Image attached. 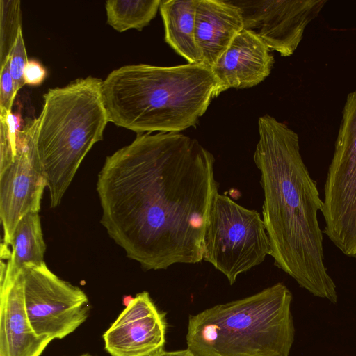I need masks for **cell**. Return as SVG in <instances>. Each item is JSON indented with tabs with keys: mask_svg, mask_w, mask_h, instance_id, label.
I'll return each mask as SVG.
<instances>
[{
	"mask_svg": "<svg viewBox=\"0 0 356 356\" xmlns=\"http://www.w3.org/2000/svg\"><path fill=\"white\" fill-rule=\"evenodd\" d=\"M47 72L44 66L35 60H28L23 72L24 84L39 86L45 79Z\"/></svg>",
	"mask_w": 356,
	"mask_h": 356,
	"instance_id": "44dd1931",
	"label": "cell"
},
{
	"mask_svg": "<svg viewBox=\"0 0 356 356\" xmlns=\"http://www.w3.org/2000/svg\"><path fill=\"white\" fill-rule=\"evenodd\" d=\"M241 12L243 29L259 36L270 50L291 56L307 26L327 0H229Z\"/></svg>",
	"mask_w": 356,
	"mask_h": 356,
	"instance_id": "30bf717a",
	"label": "cell"
},
{
	"mask_svg": "<svg viewBox=\"0 0 356 356\" xmlns=\"http://www.w3.org/2000/svg\"><path fill=\"white\" fill-rule=\"evenodd\" d=\"M222 92L211 68L202 64L124 65L102 83L108 121L138 134L195 126Z\"/></svg>",
	"mask_w": 356,
	"mask_h": 356,
	"instance_id": "3957f363",
	"label": "cell"
},
{
	"mask_svg": "<svg viewBox=\"0 0 356 356\" xmlns=\"http://www.w3.org/2000/svg\"><path fill=\"white\" fill-rule=\"evenodd\" d=\"M213 155L179 133L138 134L106 158L97 181L101 224L145 270L203 260L218 193Z\"/></svg>",
	"mask_w": 356,
	"mask_h": 356,
	"instance_id": "6da1fadb",
	"label": "cell"
},
{
	"mask_svg": "<svg viewBox=\"0 0 356 356\" xmlns=\"http://www.w3.org/2000/svg\"><path fill=\"white\" fill-rule=\"evenodd\" d=\"M243 29L241 10L229 0H197L195 38L204 65L211 68Z\"/></svg>",
	"mask_w": 356,
	"mask_h": 356,
	"instance_id": "5bb4252c",
	"label": "cell"
},
{
	"mask_svg": "<svg viewBox=\"0 0 356 356\" xmlns=\"http://www.w3.org/2000/svg\"><path fill=\"white\" fill-rule=\"evenodd\" d=\"M24 302L37 334L51 341L74 332L88 318L86 293L52 273L43 264L22 268Z\"/></svg>",
	"mask_w": 356,
	"mask_h": 356,
	"instance_id": "ba28073f",
	"label": "cell"
},
{
	"mask_svg": "<svg viewBox=\"0 0 356 356\" xmlns=\"http://www.w3.org/2000/svg\"><path fill=\"white\" fill-rule=\"evenodd\" d=\"M16 95L14 83L10 72L9 58L1 67L0 77V117H6L11 113Z\"/></svg>",
	"mask_w": 356,
	"mask_h": 356,
	"instance_id": "ffe728a7",
	"label": "cell"
},
{
	"mask_svg": "<svg viewBox=\"0 0 356 356\" xmlns=\"http://www.w3.org/2000/svg\"><path fill=\"white\" fill-rule=\"evenodd\" d=\"M77 356H96V355H93L90 353H83V354L77 355Z\"/></svg>",
	"mask_w": 356,
	"mask_h": 356,
	"instance_id": "603a6c76",
	"label": "cell"
},
{
	"mask_svg": "<svg viewBox=\"0 0 356 356\" xmlns=\"http://www.w3.org/2000/svg\"><path fill=\"white\" fill-rule=\"evenodd\" d=\"M36 118L27 122L17 134L13 161L0 171V217L2 244L10 246L20 220L29 213H39L47 181L35 146Z\"/></svg>",
	"mask_w": 356,
	"mask_h": 356,
	"instance_id": "9c48e42d",
	"label": "cell"
},
{
	"mask_svg": "<svg viewBox=\"0 0 356 356\" xmlns=\"http://www.w3.org/2000/svg\"><path fill=\"white\" fill-rule=\"evenodd\" d=\"M323 232L356 259V90L347 95L324 184Z\"/></svg>",
	"mask_w": 356,
	"mask_h": 356,
	"instance_id": "52a82bcc",
	"label": "cell"
},
{
	"mask_svg": "<svg viewBox=\"0 0 356 356\" xmlns=\"http://www.w3.org/2000/svg\"><path fill=\"white\" fill-rule=\"evenodd\" d=\"M166 314L149 293H138L103 334L105 350L111 356H149L163 349Z\"/></svg>",
	"mask_w": 356,
	"mask_h": 356,
	"instance_id": "8fae6325",
	"label": "cell"
},
{
	"mask_svg": "<svg viewBox=\"0 0 356 356\" xmlns=\"http://www.w3.org/2000/svg\"><path fill=\"white\" fill-rule=\"evenodd\" d=\"M270 253L269 238L259 213L218 193L205 231L203 260L211 264L233 284L241 273L261 264Z\"/></svg>",
	"mask_w": 356,
	"mask_h": 356,
	"instance_id": "8992f818",
	"label": "cell"
},
{
	"mask_svg": "<svg viewBox=\"0 0 356 356\" xmlns=\"http://www.w3.org/2000/svg\"><path fill=\"white\" fill-rule=\"evenodd\" d=\"M51 339L33 329L26 309L22 270L1 262L0 356H40Z\"/></svg>",
	"mask_w": 356,
	"mask_h": 356,
	"instance_id": "7c38bea8",
	"label": "cell"
},
{
	"mask_svg": "<svg viewBox=\"0 0 356 356\" xmlns=\"http://www.w3.org/2000/svg\"><path fill=\"white\" fill-rule=\"evenodd\" d=\"M161 0H108L107 23L118 32L141 31L154 18Z\"/></svg>",
	"mask_w": 356,
	"mask_h": 356,
	"instance_id": "e0dca14e",
	"label": "cell"
},
{
	"mask_svg": "<svg viewBox=\"0 0 356 356\" xmlns=\"http://www.w3.org/2000/svg\"><path fill=\"white\" fill-rule=\"evenodd\" d=\"M7 264L16 270L44 264L46 245L39 213H29L17 224L11 241Z\"/></svg>",
	"mask_w": 356,
	"mask_h": 356,
	"instance_id": "2e32d148",
	"label": "cell"
},
{
	"mask_svg": "<svg viewBox=\"0 0 356 356\" xmlns=\"http://www.w3.org/2000/svg\"><path fill=\"white\" fill-rule=\"evenodd\" d=\"M22 28L20 1L0 0V66L5 64Z\"/></svg>",
	"mask_w": 356,
	"mask_h": 356,
	"instance_id": "ac0fdd59",
	"label": "cell"
},
{
	"mask_svg": "<svg viewBox=\"0 0 356 356\" xmlns=\"http://www.w3.org/2000/svg\"><path fill=\"white\" fill-rule=\"evenodd\" d=\"M275 60L266 44L253 32L243 29L211 67L223 91L248 88L263 81Z\"/></svg>",
	"mask_w": 356,
	"mask_h": 356,
	"instance_id": "4fadbf2b",
	"label": "cell"
},
{
	"mask_svg": "<svg viewBox=\"0 0 356 356\" xmlns=\"http://www.w3.org/2000/svg\"><path fill=\"white\" fill-rule=\"evenodd\" d=\"M28 61L25 44L24 42L22 29L20 28L14 46L9 56L10 72L14 83L15 95L24 85L23 72Z\"/></svg>",
	"mask_w": 356,
	"mask_h": 356,
	"instance_id": "d6986e66",
	"label": "cell"
},
{
	"mask_svg": "<svg viewBox=\"0 0 356 356\" xmlns=\"http://www.w3.org/2000/svg\"><path fill=\"white\" fill-rule=\"evenodd\" d=\"M291 301L279 282L190 316L188 348L196 356H289L295 334Z\"/></svg>",
	"mask_w": 356,
	"mask_h": 356,
	"instance_id": "277c9868",
	"label": "cell"
},
{
	"mask_svg": "<svg viewBox=\"0 0 356 356\" xmlns=\"http://www.w3.org/2000/svg\"><path fill=\"white\" fill-rule=\"evenodd\" d=\"M103 81L91 76L49 89L36 118L35 146L51 208L58 207L80 164L103 139L109 122Z\"/></svg>",
	"mask_w": 356,
	"mask_h": 356,
	"instance_id": "5b68a950",
	"label": "cell"
},
{
	"mask_svg": "<svg viewBox=\"0 0 356 356\" xmlns=\"http://www.w3.org/2000/svg\"><path fill=\"white\" fill-rule=\"evenodd\" d=\"M149 356H196L188 348L184 350L166 351L163 349L159 350Z\"/></svg>",
	"mask_w": 356,
	"mask_h": 356,
	"instance_id": "7402d4cb",
	"label": "cell"
},
{
	"mask_svg": "<svg viewBox=\"0 0 356 356\" xmlns=\"http://www.w3.org/2000/svg\"><path fill=\"white\" fill-rule=\"evenodd\" d=\"M254 154L261 172L263 221L275 265L315 296L336 303L337 288L325 264L318 213L323 200L300 154L298 134L275 118L258 120Z\"/></svg>",
	"mask_w": 356,
	"mask_h": 356,
	"instance_id": "7a4b0ae2",
	"label": "cell"
},
{
	"mask_svg": "<svg viewBox=\"0 0 356 356\" xmlns=\"http://www.w3.org/2000/svg\"><path fill=\"white\" fill-rule=\"evenodd\" d=\"M197 4V0H164L159 6L165 42L190 64H202L195 38Z\"/></svg>",
	"mask_w": 356,
	"mask_h": 356,
	"instance_id": "9a60e30c",
	"label": "cell"
}]
</instances>
